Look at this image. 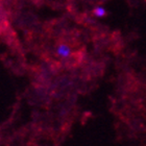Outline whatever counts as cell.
Listing matches in <instances>:
<instances>
[{
    "label": "cell",
    "mask_w": 146,
    "mask_h": 146,
    "mask_svg": "<svg viewBox=\"0 0 146 146\" xmlns=\"http://www.w3.org/2000/svg\"><path fill=\"white\" fill-rule=\"evenodd\" d=\"M107 14L108 13L106 11V9L102 7V6H97V7H95L93 9V15L95 17H97V18H104V17L107 16Z\"/></svg>",
    "instance_id": "2"
},
{
    "label": "cell",
    "mask_w": 146,
    "mask_h": 146,
    "mask_svg": "<svg viewBox=\"0 0 146 146\" xmlns=\"http://www.w3.org/2000/svg\"><path fill=\"white\" fill-rule=\"evenodd\" d=\"M56 54L60 56V58H69L71 54V48L66 44H60V45L56 47Z\"/></svg>",
    "instance_id": "1"
}]
</instances>
